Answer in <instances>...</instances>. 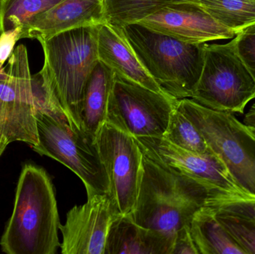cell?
Returning <instances> with one entry per match:
<instances>
[{"mask_svg":"<svg viewBox=\"0 0 255 254\" xmlns=\"http://www.w3.org/2000/svg\"><path fill=\"white\" fill-rule=\"evenodd\" d=\"M217 213L231 215L255 224V196L212 189L206 203Z\"/></svg>","mask_w":255,"mask_h":254,"instance_id":"603a6c76","label":"cell"},{"mask_svg":"<svg viewBox=\"0 0 255 254\" xmlns=\"http://www.w3.org/2000/svg\"><path fill=\"white\" fill-rule=\"evenodd\" d=\"M137 23L189 43L227 40L237 35L200 6L185 1L170 3Z\"/></svg>","mask_w":255,"mask_h":254,"instance_id":"4fadbf2b","label":"cell"},{"mask_svg":"<svg viewBox=\"0 0 255 254\" xmlns=\"http://www.w3.org/2000/svg\"><path fill=\"white\" fill-rule=\"evenodd\" d=\"M176 107L196 125L240 188L255 196L254 131L233 113L207 108L191 98L178 100Z\"/></svg>","mask_w":255,"mask_h":254,"instance_id":"5b68a950","label":"cell"},{"mask_svg":"<svg viewBox=\"0 0 255 254\" xmlns=\"http://www.w3.org/2000/svg\"><path fill=\"white\" fill-rule=\"evenodd\" d=\"M254 131V132L255 133V131Z\"/></svg>","mask_w":255,"mask_h":254,"instance_id":"f1b7e54d","label":"cell"},{"mask_svg":"<svg viewBox=\"0 0 255 254\" xmlns=\"http://www.w3.org/2000/svg\"><path fill=\"white\" fill-rule=\"evenodd\" d=\"M99 27H79L39 40L44 55L39 73L49 94L71 126L83 131L84 92L99 61Z\"/></svg>","mask_w":255,"mask_h":254,"instance_id":"6da1fadb","label":"cell"},{"mask_svg":"<svg viewBox=\"0 0 255 254\" xmlns=\"http://www.w3.org/2000/svg\"><path fill=\"white\" fill-rule=\"evenodd\" d=\"M62 0H0V33L23 27Z\"/></svg>","mask_w":255,"mask_h":254,"instance_id":"44dd1931","label":"cell"},{"mask_svg":"<svg viewBox=\"0 0 255 254\" xmlns=\"http://www.w3.org/2000/svg\"><path fill=\"white\" fill-rule=\"evenodd\" d=\"M133 138L144 156L165 169L191 177L217 190L246 193L237 184L223 163L212 152H190L163 137Z\"/></svg>","mask_w":255,"mask_h":254,"instance_id":"8fae6325","label":"cell"},{"mask_svg":"<svg viewBox=\"0 0 255 254\" xmlns=\"http://www.w3.org/2000/svg\"><path fill=\"white\" fill-rule=\"evenodd\" d=\"M114 76V72L99 61L85 86L82 112V125L84 131L94 138L106 122Z\"/></svg>","mask_w":255,"mask_h":254,"instance_id":"e0dca14e","label":"cell"},{"mask_svg":"<svg viewBox=\"0 0 255 254\" xmlns=\"http://www.w3.org/2000/svg\"><path fill=\"white\" fill-rule=\"evenodd\" d=\"M172 254H199L192 238L189 225L175 232Z\"/></svg>","mask_w":255,"mask_h":254,"instance_id":"4316f807","label":"cell"},{"mask_svg":"<svg viewBox=\"0 0 255 254\" xmlns=\"http://www.w3.org/2000/svg\"><path fill=\"white\" fill-rule=\"evenodd\" d=\"M244 123L252 131H255V103L246 114Z\"/></svg>","mask_w":255,"mask_h":254,"instance_id":"83f0119b","label":"cell"},{"mask_svg":"<svg viewBox=\"0 0 255 254\" xmlns=\"http://www.w3.org/2000/svg\"><path fill=\"white\" fill-rule=\"evenodd\" d=\"M22 27L18 26L0 33V70L14 51L16 42L20 40Z\"/></svg>","mask_w":255,"mask_h":254,"instance_id":"484cf974","label":"cell"},{"mask_svg":"<svg viewBox=\"0 0 255 254\" xmlns=\"http://www.w3.org/2000/svg\"><path fill=\"white\" fill-rule=\"evenodd\" d=\"M123 30L145 70L163 92L190 98L202 75L205 43H189L139 23Z\"/></svg>","mask_w":255,"mask_h":254,"instance_id":"277c9868","label":"cell"},{"mask_svg":"<svg viewBox=\"0 0 255 254\" xmlns=\"http://www.w3.org/2000/svg\"><path fill=\"white\" fill-rule=\"evenodd\" d=\"M59 215L53 185L43 168L27 164L18 180L13 213L0 240L7 254H55Z\"/></svg>","mask_w":255,"mask_h":254,"instance_id":"7a4b0ae2","label":"cell"},{"mask_svg":"<svg viewBox=\"0 0 255 254\" xmlns=\"http://www.w3.org/2000/svg\"><path fill=\"white\" fill-rule=\"evenodd\" d=\"M121 214L110 192L88 197L85 204L67 213L64 225H59L61 254H104L109 228Z\"/></svg>","mask_w":255,"mask_h":254,"instance_id":"7c38bea8","label":"cell"},{"mask_svg":"<svg viewBox=\"0 0 255 254\" xmlns=\"http://www.w3.org/2000/svg\"><path fill=\"white\" fill-rule=\"evenodd\" d=\"M175 0H103L105 23L123 28L155 13Z\"/></svg>","mask_w":255,"mask_h":254,"instance_id":"ffe728a7","label":"cell"},{"mask_svg":"<svg viewBox=\"0 0 255 254\" xmlns=\"http://www.w3.org/2000/svg\"><path fill=\"white\" fill-rule=\"evenodd\" d=\"M103 23V0H62L24 25L21 39L39 41L73 28Z\"/></svg>","mask_w":255,"mask_h":254,"instance_id":"5bb4252c","label":"cell"},{"mask_svg":"<svg viewBox=\"0 0 255 254\" xmlns=\"http://www.w3.org/2000/svg\"><path fill=\"white\" fill-rule=\"evenodd\" d=\"M216 213L220 222L245 254H255V224L231 215Z\"/></svg>","mask_w":255,"mask_h":254,"instance_id":"cb8c5ba5","label":"cell"},{"mask_svg":"<svg viewBox=\"0 0 255 254\" xmlns=\"http://www.w3.org/2000/svg\"><path fill=\"white\" fill-rule=\"evenodd\" d=\"M163 137L173 144L190 152L199 154L211 152L200 131L177 108L176 105L171 113L167 128Z\"/></svg>","mask_w":255,"mask_h":254,"instance_id":"7402d4cb","label":"cell"},{"mask_svg":"<svg viewBox=\"0 0 255 254\" xmlns=\"http://www.w3.org/2000/svg\"><path fill=\"white\" fill-rule=\"evenodd\" d=\"M175 234L137 225L121 214L109 228L104 254H172Z\"/></svg>","mask_w":255,"mask_h":254,"instance_id":"2e32d148","label":"cell"},{"mask_svg":"<svg viewBox=\"0 0 255 254\" xmlns=\"http://www.w3.org/2000/svg\"><path fill=\"white\" fill-rule=\"evenodd\" d=\"M96 142L109 176L111 195L121 214H130L140 186L142 152L133 137L106 122Z\"/></svg>","mask_w":255,"mask_h":254,"instance_id":"30bf717a","label":"cell"},{"mask_svg":"<svg viewBox=\"0 0 255 254\" xmlns=\"http://www.w3.org/2000/svg\"><path fill=\"white\" fill-rule=\"evenodd\" d=\"M175 1L198 4L219 23L235 31L237 34L255 23V0H175Z\"/></svg>","mask_w":255,"mask_h":254,"instance_id":"d6986e66","label":"cell"},{"mask_svg":"<svg viewBox=\"0 0 255 254\" xmlns=\"http://www.w3.org/2000/svg\"><path fill=\"white\" fill-rule=\"evenodd\" d=\"M97 49L99 61L106 64L115 74L151 90L164 93L139 61L121 28H115L107 23L100 25Z\"/></svg>","mask_w":255,"mask_h":254,"instance_id":"9a60e30c","label":"cell"},{"mask_svg":"<svg viewBox=\"0 0 255 254\" xmlns=\"http://www.w3.org/2000/svg\"><path fill=\"white\" fill-rule=\"evenodd\" d=\"M212 189L199 180L165 169L143 155L139 193L129 215L140 226L175 234L190 226L196 212L206 205Z\"/></svg>","mask_w":255,"mask_h":254,"instance_id":"3957f363","label":"cell"},{"mask_svg":"<svg viewBox=\"0 0 255 254\" xmlns=\"http://www.w3.org/2000/svg\"><path fill=\"white\" fill-rule=\"evenodd\" d=\"M38 143L34 84L26 46L19 45L0 70V157L10 143Z\"/></svg>","mask_w":255,"mask_h":254,"instance_id":"ba28073f","label":"cell"},{"mask_svg":"<svg viewBox=\"0 0 255 254\" xmlns=\"http://www.w3.org/2000/svg\"><path fill=\"white\" fill-rule=\"evenodd\" d=\"M38 143L33 150L70 169L83 182L88 197L110 192V182L96 138L73 128L64 115L35 110Z\"/></svg>","mask_w":255,"mask_h":254,"instance_id":"8992f818","label":"cell"},{"mask_svg":"<svg viewBox=\"0 0 255 254\" xmlns=\"http://www.w3.org/2000/svg\"><path fill=\"white\" fill-rule=\"evenodd\" d=\"M216 111L244 114L255 98V81L237 49L235 37L225 44L205 43L202 75L191 98Z\"/></svg>","mask_w":255,"mask_h":254,"instance_id":"52a82bcc","label":"cell"},{"mask_svg":"<svg viewBox=\"0 0 255 254\" xmlns=\"http://www.w3.org/2000/svg\"><path fill=\"white\" fill-rule=\"evenodd\" d=\"M190 228L199 254H245L209 206L196 212Z\"/></svg>","mask_w":255,"mask_h":254,"instance_id":"ac0fdd59","label":"cell"},{"mask_svg":"<svg viewBox=\"0 0 255 254\" xmlns=\"http://www.w3.org/2000/svg\"><path fill=\"white\" fill-rule=\"evenodd\" d=\"M177 101L115 73L106 122L133 137H163Z\"/></svg>","mask_w":255,"mask_h":254,"instance_id":"9c48e42d","label":"cell"},{"mask_svg":"<svg viewBox=\"0 0 255 254\" xmlns=\"http://www.w3.org/2000/svg\"><path fill=\"white\" fill-rule=\"evenodd\" d=\"M235 38L238 54L255 81V23L240 31Z\"/></svg>","mask_w":255,"mask_h":254,"instance_id":"d4e9b609","label":"cell"}]
</instances>
